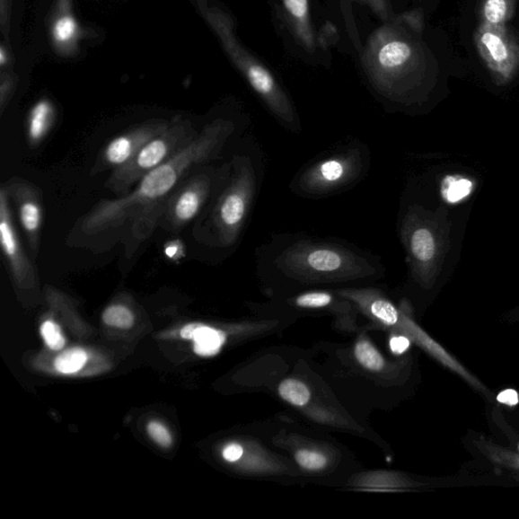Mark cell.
I'll list each match as a JSON object with an SVG mask.
<instances>
[{
  "instance_id": "6da1fadb",
  "label": "cell",
  "mask_w": 519,
  "mask_h": 519,
  "mask_svg": "<svg viewBox=\"0 0 519 519\" xmlns=\"http://www.w3.org/2000/svg\"><path fill=\"white\" fill-rule=\"evenodd\" d=\"M234 125L218 119L203 128L198 137L160 167L149 172L128 194L101 201L78 223L88 235L117 229L131 222L133 237L146 240L160 220L166 203L196 167L207 163L222 151Z\"/></svg>"
},
{
  "instance_id": "7a4b0ae2",
  "label": "cell",
  "mask_w": 519,
  "mask_h": 519,
  "mask_svg": "<svg viewBox=\"0 0 519 519\" xmlns=\"http://www.w3.org/2000/svg\"><path fill=\"white\" fill-rule=\"evenodd\" d=\"M207 18L222 40L224 49L240 73L270 111L289 126L297 125L293 103L278 77L271 68L243 46L235 31L232 15L218 7H211Z\"/></svg>"
},
{
  "instance_id": "3957f363",
  "label": "cell",
  "mask_w": 519,
  "mask_h": 519,
  "mask_svg": "<svg viewBox=\"0 0 519 519\" xmlns=\"http://www.w3.org/2000/svg\"><path fill=\"white\" fill-rule=\"evenodd\" d=\"M278 268L303 279H347L364 277L374 271L366 259L331 243L301 241L283 251Z\"/></svg>"
},
{
  "instance_id": "277c9868",
  "label": "cell",
  "mask_w": 519,
  "mask_h": 519,
  "mask_svg": "<svg viewBox=\"0 0 519 519\" xmlns=\"http://www.w3.org/2000/svg\"><path fill=\"white\" fill-rule=\"evenodd\" d=\"M193 124L176 117L160 135L153 137L123 167L111 172L105 186L117 198L128 194L149 172L168 162L198 137Z\"/></svg>"
},
{
  "instance_id": "5b68a950",
  "label": "cell",
  "mask_w": 519,
  "mask_h": 519,
  "mask_svg": "<svg viewBox=\"0 0 519 519\" xmlns=\"http://www.w3.org/2000/svg\"><path fill=\"white\" fill-rule=\"evenodd\" d=\"M273 19L283 43L295 57L312 66H328L331 53L314 25L310 0H274Z\"/></svg>"
},
{
  "instance_id": "8992f818",
  "label": "cell",
  "mask_w": 519,
  "mask_h": 519,
  "mask_svg": "<svg viewBox=\"0 0 519 519\" xmlns=\"http://www.w3.org/2000/svg\"><path fill=\"white\" fill-rule=\"evenodd\" d=\"M255 186L253 167L249 160H241L214 214L218 238L224 246L229 247L237 242L254 198Z\"/></svg>"
},
{
  "instance_id": "52a82bcc",
  "label": "cell",
  "mask_w": 519,
  "mask_h": 519,
  "mask_svg": "<svg viewBox=\"0 0 519 519\" xmlns=\"http://www.w3.org/2000/svg\"><path fill=\"white\" fill-rule=\"evenodd\" d=\"M479 57L495 81L506 84L519 72V43L506 25L482 23L475 34Z\"/></svg>"
},
{
  "instance_id": "ba28073f",
  "label": "cell",
  "mask_w": 519,
  "mask_h": 519,
  "mask_svg": "<svg viewBox=\"0 0 519 519\" xmlns=\"http://www.w3.org/2000/svg\"><path fill=\"white\" fill-rule=\"evenodd\" d=\"M211 186L208 174L193 176L180 184L164 207L160 220L163 229L178 232L190 224L208 199Z\"/></svg>"
},
{
  "instance_id": "9c48e42d",
  "label": "cell",
  "mask_w": 519,
  "mask_h": 519,
  "mask_svg": "<svg viewBox=\"0 0 519 519\" xmlns=\"http://www.w3.org/2000/svg\"><path fill=\"white\" fill-rule=\"evenodd\" d=\"M0 246L11 275L20 287L34 286L36 271L15 227L12 202L5 186L0 188Z\"/></svg>"
},
{
  "instance_id": "30bf717a",
  "label": "cell",
  "mask_w": 519,
  "mask_h": 519,
  "mask_svg": "<svg viewBox=\"0 0 519 519\" xmlns=\"http://www.w3.org/2000/svg\"><path fill=\"white\" fill-rule=\"evenodd\" d=\"M170 121L156 119L141 123L136 128L115 136L101 149L92 175L105 171H115L129 163L149 140L160 135L169 126Z\"/></svg>"
},
{
  "instance_id": "8fae6325",
  "label": "cell",
  "mask_w": 519,
  "mask_h": 519,
  "mask_svg": "<svg viewBox=\"0 0 519 519\" xmlns=\"http://www.w3.org/2000/svg\"><path fill=\"white\" fill-rule=\"evenodd\" d=\"M361 156L350 152L321 161L303 172L300 186L306 193L326 194L344 187L359 175Z\"/></svg>"
},
{
  "instance_id": "7c38bea8",
  "label": "cell",
  "mask_w": 519,
  "mask_h": 519,
  "mask_svg": "<svg viewBox=\"0 0 519 519\" xmlns=\"http://www.w3.org/2000/svg\"><path fill=\"white\" fill-rule=\"evenodd\" d=\"M4 186L17 210L19 224L31 254L36 258L40 250L44 217L40 190L19 178L11 180Z\"/></svg>"
},
{
  "instance_id": "4fadbf2b",
  "label": "cell",
  "mask_w": 519,
  "mask_h": 519,
  "mask_svg": "<svg viewBox=\"0 0 519 519\" xmlns=\"http://www.w3.org/2000/svg\"><path fill=\"white\" fill-rule=\"evenodd\" d=\"M356 2L368 7L375 18L382 22H389L396 17L398 13L392 5L391 0H326V3L332 4L333 10L339 13V20L346 36L348 37L350 49L358 53L363 47L357 23L354 20L352 13V3Z\"/></svg>"
},
{
  "instance_id": "5bb4252c",
  "label": "cell",
  "mask_w": 519,
  "mask_h": 519,
  "mask_svg": "<svg viewBox=\"0 0 519 519\" xmlns=\"http://www.w3.org/2000/svg\"><path fill=\"white\" fill-rule=\"evenodd\" d=\"M55 109L48 100L39 101L31 109L27 121V138L31 148L43 143L55 121Z\"/></svg>"
},
{
  "instance_id": "9a60e30c",
  "label": "cell",
  "mask_w": 519,
  "mask_h": 519,
  "mask_svg": "<svg viewBox=\"0 0 519 519\" xmlns=\"http://www.w3.org/2000/svg\"><path fill=\"white\" fill-rule=\"evenodd\" d=\"M408 232V246L415 261L420 265L430 263L436 251L434 233L423 226L415 227Z\"/></svg>"
},
{
  "instance_id": "2e32d148",
  "label": "cell",
  "mask_w": 519,
  "mask_h": 519,
  "mask_svg": "<svg viewBox=\"0 0 519 519\" xmlns=\"http://www.w3.org/2000/svg\"><path fill=\"white\" fill-rule=\"evenodd\" d=\"M517 0H482L479 17L486 25H506L513 19Z\"/></svg>"
},
{
  "instance_id": "e0dca14e",
  "label": "cell",
  "mask_w": 519,
  "mask_h": 519,
  "mask_svg": "<svg viewBox=\"0 0 519 519\" xmlns=\"http://www.w3.org/2000/svg\"><path fill=\"white\" fill-rule=\"evenodd\" d=\"M194 351L200 356L211 357L222 349L225 335L214 328L200 324L193 336Z\"/></svg>"
},
{
  "instance_id": "ac0fdd59",
  "label": "cell",
  "mask_w": 519,
  "mask_h": 519,
  "mask_svg": "<svg viewBox=\"0 0 519 519\" xmlns=\"http://www.w3.org/2000/svg\"><path fill=\"white\" fill-rule=\"evenodd\" d=\"M357 296L367 303V308L375 319L388 326L398 324L400 314L396 306L391 302L379 296L369 297V295L361 296L358 294Z\"/></svg>"
},
{
  "instance_id": "d6986e66",
  "label": "cell",
  "mask_w": 519,
  "mask_h": 519,
  "mask_svg": "<svg viewBox=\"0 0 519 519\" xmlns=\"http://www.w3.org/2000/svg\"><path fill=\"white\" fill-rule=\"evenodd\" d=\"M278 392L283 400L296 407L305 406L310 402L312 397L311 391L306 387V384L294 379L282 382L279 385Z\"/></svg>"
},
{
  "instance_id": "ffe728a7",
  "label": "cell",
  "mask_w": 519,
  "mask_h": 519,
  "mask_svg": "<svg viewBox=\"0 0 519 519\" xmlns=\"http://www.w3.org/2000/svg\"><path fill=\"white\" fill-rule=\"evenodd\" d=\"M354 354L359 365L368 371L381 372L384 368L385 361L382 354L367 340H360L354 349Z\"/></svg>"
},
{
  "instance_id": "44dd1931",
  "label": "cell",
  "mask_w": 519,
  "mask_h": 519,
  "mask_svg": "<svg viewBox=\"0 0 519 519\" xmlns=\"http://www.w3.org/2000/svg\"><path fill=\"white\" fill-rule=\"evenodd\" d=\"M88 356L80 348L69 349L55 359V367L61 374H73L80 372L84 366Z\"/></svg>"
},
{
  "instance_id": "7402d4cb",
  "label": "cell",
  "mask_w": 519,
  "mask_h": 519,
  "mask_svg": "<svg viewBox=\"0 0 519 519\" xmlns=\"http://www.w3.org/2000/svg\"><path fill=\"white\" fill-rule=\"evenodd\" d=\"M103 321L110 327L130 329L135 324V314L122 303L110 305L103 313Z\"/></svg>"
},
{
  "instance_id": "603a6c76",
  "label": "cell",
  "mask_w": 519,
  "mask_h": 519,
  "mask_svg": "<svg viewBox=\"0 0 519 519\" xmlns=\"http://www.w3.org/2000/svg\"><path fill=\"white\" fill-rule=\"evenodd\" d=\"M471 182L467 179H457L447 177L444 180L443 193L448 202H458L465 198L471 191Z\"/></svg>"
},
{
  "instance_id": "cb8c5ba5",
  "label": "cell",
  "mask_w": 519,
  "mask_h": 519,
  "mask_svg": "<svg viewBox=\"0 0 519 519\" xmlns=\"http://www.w3.org/2000/svg\"><path fill=\"white\" fill-rule=\"evenodd\" d=\"M298 466L306 471H321L328 465V460L324 454L309 450H300L295 454Z\"/></svg>"
},
{
  "instance_id": "d4e9b609",
  "label": "cell",
  "mask_w": 519,
  "mask_h": 519,
  "mask_svg": "<svg viewBox=\"0 0 519 519\" xmlns=\"http://www.w3.org/2000/svg\"><path fill=\"white\" fill-rule=\"evenodd\" d=\"M77 25L76 22L70 15L61 17L53 27V37L55 41L65 44L73 40L76 34Z\"/></svg>"
},
{
  "instance_id": "484cf974",
  "label": "cell",
  "mask_w": 519,
  "mask_h": 519,
  "mask_svg": "<svg viewBox=\"0 0 519 519\" xmlns=\"http://www.w3.org/2000/svg\"><path fill=\"white\" fill-rule=\"evenodd\" d=\"M333 296L322 291L317 293L303 294L295 298V303L301 308L306 309H321L331 304Z\"/></svg>"
},
{
  "instance_id": "4316f807",
  "label": "cell",
  "mask_w": 519,
  "mask_h": 519,
  "mask_svg": "<svg viewBox=\"0 0 519 519\" xmlns=\"http://www.w3.org/2000/svg\"><path fill=\"white\" fill-rule=\"evenodd\" d=\"M41 334L44 341L52 350H60L66 346V339L63 338L58 325L51 321H46L41 327Z\"/></svg>"
},
{
  "instance_id": "83f0119b",
  "label": "cell",
  "mask_w": 519,
  "mask_h": 519,
  "mask_svg": "<svg viewBox=\"0 0 519 519\" xmlns=\"http://www.w3.org/2000/svg\"><path fill=\"white\" fill-rule=\"evenodd\" d=\"M147 431L149 436H151L157 444L163 447H169L172 444V439L170 432L162 423L156 421L149 423Z\"/></svg>"
},
{
  "instance_id": "f1b7e54d",
  "label": "cell",
  "mask_w": 519,
  "mask_h": 519,
  "mask_svg": "<svg viewBox=\"0 0 519 519\" xmlns=\"http://www.w3.org/2000/svg\"><path fill=\"white\" fill-rule=\"evenodd\" d=\"M497 400L500 404L515 407L519 404V395L515 390L507 389L500 392L497 396Z\"/></svg>"
},
{
  "instance_id": "f546056e",
  "label": "cell",
  "mask_w": 519,
  "mask_h": 519,
  "mask_svg": "<svg viewBox=\"0 0 519 519\" xmlns=\"http://www.w3.org/2000/svg\"><path fill=\"white\" fill-rule=\"evenodd\" d=\"M243 454L242 447L238 444H232L224 447L223 457L226 462H234L239 461Z\"/></svg>"
},
{
  "instance_id": "4dcf8cb0",
  "label": "cell",
  "mask_w": 519,
  "mask_h": 519,
  "mask_svg": "<svg viewBox=\"0 0 519 519\" xmlns=\"http://www.w3.org/2000/svg\"><path fill=\"white\" fill-rule=\"evenodd\" d=\"M410 340H409L405 336H397L391 338L390 342L391 352L398 354V356H400V354L405 353L409 347H410Z\"/></svg>"
},
{
  "instance_id": "1f68e13d",
  "label": "cell",
  "mask_w": 519,
  "mask_h": 519,
  "mask_svg": "<svg viewBox=\"0 0 519 519\" xmlns=\"http://www.w3.org/2000/svg\"><path fill=\"white\" fill-rule=\"evenodd\" d=\"M495 454H497V461H502V462H505L506 465L519 471V455H508V453H506L505 452L498 453L497 451H495Z\"/></svg>"
},
{
  "instance_id": "d6a6232c",
  "label": "cell",
  "mask_w": 519,
  "mask_h": 519,
  "mask_svg": "<svg viewBox=\"0 0 519 519\" xmlns=\"http://www.w3.org/2000/svg\"><path fill=\"white\" fill-rule=\"evenodd\" d=\"M200 324H190L187 325L182 329L180 331V336L184 338V339L192 340L193 336L195 334L196 330L199 327Z\"/></svg>"
},
{
  "instance_id": "836d02e7",
  "label": "cell",
  "mask_w": 519,
  "mask_h": 519,
  "mask_svg": "<svg viewBox=\"0 0 519 519\" xmlns=\"http://www.w3.org/2000/svg\"><path fill=\"white\" fill-rule=\"evenodd\" d=\"M0 57H2V63H3V65H4V49H2V54H0Z\"/></svg>"
},
{
  "instance_id": "e575fe53",
  "label": "cell",
  "mask_w": 519,
  "mask_h": 519,
  "mask_svg": "<svg viewBox=\"0 0 519 519\" xmlns=\"http://www.w3.org/2000/svg\"><path fill=\"white\" fill-rule=\"evenodd\" d=\"M392 5H394L395 0H391ZM395 7V6H394Z\"/></svg>"
},
{
  "instance_id": "d590c367",
  "label": "cell",
  "mask_w": 519,
  "mask_h": 519,
  "mask_svg": "<svg viewBox=\"0 0 519 519\" xmlns=\"http://www.w3.org/2000/svg\"><path fill=\"white\" fill-rule=\"evenodd\" d=\"M517 451L519 452V444H518V445H517Z\"/></svg>"
}]
</instances>
